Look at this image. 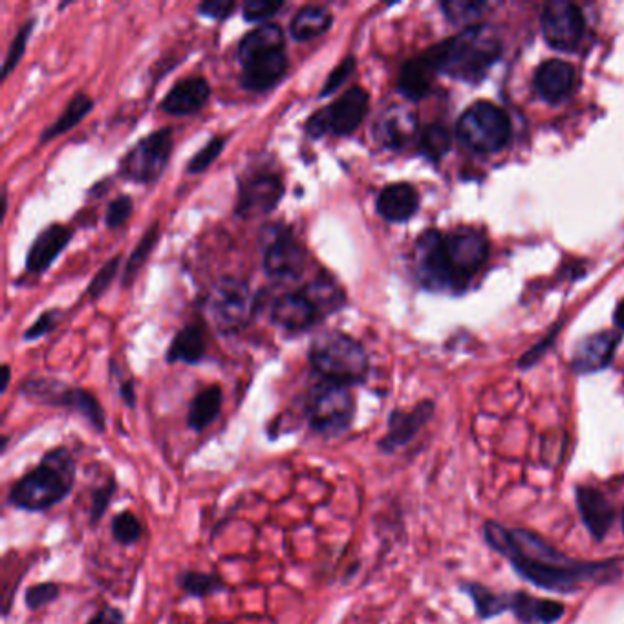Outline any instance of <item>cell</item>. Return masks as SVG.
<instances>
[{
  "instance_id": "36",
  "label": "cell",
  "mask_w": 624,
  "mask_h": 624,
  "mask_svg": "<svg viewBox=\"0 0 624 624\" xmlns=\"http://www.w3.org/2000/svg\"><path fill=\"white\" fill-rule=\"evenodd\" d=\"M110 533H112V538L118 542L119 546L127 548V546H134V544L140 542L145 529H143L140 518L136 517L134 513L121 511L116 517L112 518Z\"/></svg>"
},
{
  "instance_id": "10",
  "label": "cell",
  "mask_w": 624,
  "mask_h": 624,
  "mask_svg": "<svg viewBox=\"0 0 624 624\" xmlns=\"http://www.w3.org/2000/svg\"><path fill=\"white\" fill-rule=\"evenodd\" d=\"M173 130H154L147 138L138 141L119 165V174L136 183L156 182L162 176L173 154Z\"/></svg>"
},
{
  "instance_id": "29",
  "label": "cell",
  "mask_w": 624,
  "mask_h": 624,
  "mask_svg": "<svg viewBox=\"0 0 624 624\" xmlns=\"http://www.w3.org/2000/svg\"><path fill=\"white\" fill-rule=\"evenodd\" d=\"M334 24V15L332 11L319 4H310V6H302L301 10L295 13V17L290 22L291 37L299 43H306L321 37L323 33L330 30V26Z\"/></svg>"
},
{
  "instance_id": "31",
  "label": "cell",
  "mask_w": 624,
  "mask_h": 624,
  "mask_svg": "<svg viewBox=\"0 0 624 624\" xmlns=\"http://www.w3.org/2000/svg\"><path fill=\"white\" fill-rule=\"evenodd\" d=\"M301 293L315 308L319 319L339 312L346 302L345 290L334 279L328 277L313 279L302 288Z\"/></svg>"
},
{
  "instance_id": "21",
  "label": "cell",
  "mask_w": 624,
  "mask_h": 624,
  "mask_svg": "<svg viewBox=\"0 0 624 624\" xmlns=\"http://www.w3.org/2000/svg\"><path fill=\"white\" fill-rule=\"evenodd\" d=\"M70 240H72V233L68 227L61 226V224L46 227L35 237L32 246L28 249L26 269L30 273H43L54 264V260L63 253V249L70 244Z\"/></svg>"
},
{
  "instance_id": "39",
  "label": "cell",
  "mask_w": 624,
  "mask_h": 624,
  "mask_svg": "<svg viewBox=\"0 0 624 624\" xmlns=\"http://www.w3.org/2000/svg\"><path fill=\"white\" fill-rule=\"evenodd\" d=\"M463 588L473 597L476 610L482 617H495V615L509 610V597H502V595L489 592L480 584H465Z\"/></svg>"
},
{
  "instance_id": "23",
  "label": "cell",
  "mask_w": 624,
  "mask_h": 624,
  "mask_svg": "<svg viewBox=\"0 0 624 624\" xmlns=\"http://www.w3.org/2000/svg\"><path fill=\"white\" fill-rule=\"evenodd\" d=\"M577 504L584 526L592 537L603 540L615 520V509L610 500L599 489L582 485L577 489Z\"/></svg>"
},
{
  "instance_id": "15",
  "label": "cell",
  "mask_w": 624,
  "mask_h": 624,
  "mask_svg": "<svg viewBox=\"0 0 624 624\" xmlns=\"http://www.w3.org/2000/svg\"><path fill=\"white\" fill-rule=\"evenodd\" d=\"M306 266V251L291 235L290 229L275 227L264 249V269L271 279H297Z\"/></svg>"
},
{
  "instance_id": "37",
  "label": "cell",
  "mask_w": 624,
  "mask_h": 624,
  "mask_svg": "<svg viewBox=\"0 0 624 624\" xmlns=\"http://www.w3.org/2000/svg\"><path fill=\"white\" fill-rule=\"evenodd\" d=\"M118 493V480L110 476L107 482L94 487L90 491V507H88V522L92 528L99 526V522L107 515L108 507Z\"/></svg>"
},
{
  "instance_id": "40",
  "label": "cell",
  "mask_w": 624,
  "mask_h": 624,
  "mask_svg": "<svg viewBox=\"0 0 624 624\" xmlns=\"http://www.w3.org/2000/svg\"><path fill=\"white\" fill-rule=\"evenodd\" d=\"M226 141V136H215V138H211V140L207 141L204 147L196 152L193 158L189 160L185 173L196 176V174H202L204 171H207V169L213 165L216 158L224 151Z\"/></svg>"
},
{
  "instance_id": "49",
  "label": "cell",
  "mask_w": 624,
  "mask_h": 624,
  "mask_svg": "<svg viewBox=\"0 0 624 624\" xmlns=\"http://www.w3.org/2000/svg\"><path fill=\"white\" fill-rule=\"evenodd\" d=\"M87 624H127V617L116 606L105 604L88 619Z\"/></svg>"
},
{
  "instance_id": "38",
  "label": "cell",
  "mask_w": 624,
  "mask_h": 624,
  "mask_svg": "<svg viewBox=\"0 0 624 624\" xmlns=\"http://www.w3.org/2000/svg\"><path fill=\"white\" fill-rule=\"evenodd\" d=\"M451 147V134L440 123L427 125L420 136V152L431 160H440Z\"/></svg>"
},
{
  "instance_id": "9",
  "label": "cell",
  "mask_w": 624,
  "mask_h": 624,
  "mask_svg": "<svg viewBox=\"0 0 624 624\" xmlns=\"http://www.w3.org/2000/svg\"><path fill=\"white\" fill-rule=\"evenodd\" d=\"M368 101L370 96L365 88H348L332 105L313 112L306 121V134L315 140L326 134L339 138L354 134L368 112Z\"/></svg>"
},
{
  "instance_id": "47",
  "label": "cell",
  "mask_w": 624,
  "mask_h": 624,
  "mask_svg": "<svg viewBox=\"0 0 624 624\" xmlns=\"http://www.w3.org/2000/svg\"><path fill=\"white\" fill-rule=\"evenodd\" d=\"M235 10H237V2H233V0H209V2H202L198 6L200 15H204L207 19H213V21H226Z\"/></svg>"
},
{
  "instance_id": "5",
  "label": "cell",
  "mask_w": 624,
  "mask_h": 624,
  "mask_svg": "<svg viewBox=\"0 0 624 624\" xmlns=\"http://www.w3.org/2000/svg\"><path fill=\"white\" fill-rule=\"evenodd\" d=\"M19 392L33 403L76 412L97 432H107V414L99 399L85 388L70 387L52 377H32L22 381Z\"/></svg>"
},
{
  "instance_id": "48",
  "label": "cell",
  "mask_w": 624,
  "mask_h": 624,
  "mask_svg": "<svg viewBox=\"0 0 624 624\" xmlns=\"http://www.w3.org/2000/svg\"><path fill=\"white\" fill-rule=\"evenodd\" d=\"M57 317L59 312L57 310H48V312L41 313V317L33 323L32 328H28L24 332V339L26 341H33V339H39L43 335L50 334L57 324Z\"/></svg>"
},
{
  "instance_id": "35",
  "label": "cell",
  "mask_w": 624,
  "mask_h": 624,
  "mask_svg": "<svg viewBox=\"0 0 624 624\" xmlns=\"http://www.w3.org/2000/svg\"><path fill=\"white\" fill-rule=\"evenodd\" d=\"M158 240H160V224L154 222V224L143 233V237H141L140 242H138V246L132 249V255H130L129 262L125 264V271H123V286H130V284L136 280V275H138L140 269L147 264V260L151 257L154 248H156Z\"/></svg>"
},
{
  "instance_id": "27",
  "label": "cell",
  "mask_w": 624,
  "mask_h": 624,
  "mask_svg": "<svg viewBox=\"0 0 624 624\" xmlns=\"http://www.w3.org/2000/svg\"><path fill=\"white\" fill-rule=\"evenodd\" d=\"M222 405H224L222 387L211 385V387L200 390L194 396L193 401L189 403V412H187L189 429L194 432H202L207 427H211L218 420V416L222 412Z\"/></svg>"
},
{
  "instance_id": "6",
  "label": "cell",
  "mask_w": 624,
  "mask_h": 624,
  "mask_svg": "<svg viewBox=\"0 0 624 624\" xmlns=\"http://www.w3.org/2000/svg\"><path fill=\"white\" fill-rule=\"evenodd\" d=\"M304 412L313 432L324 438H337L354 425L356 398L350 387L324 381L308 396Z\"/></svg>"
},
{
  "instance_id": "52",
  "label": "cell",
  "mask_w": 624,
  "mask_h": 624,
  "mask_svg": "<svg viewBox=\"0 0 624 624\" xmlns=\"http://www.w3.org/2000/svg\"><path fill=\"white\" fill-rule=\"evenodd\" d=\"M615 323L619 324L624 330V301L615 310Z\"/></svg>"
},
{
  "instance_id": "13",
  "label": "cell",
  "mask_w": 624,
  "mask_h": 624,
  "mask_svg": "<svg viewBox=\"0 0 624 624\" xmlns=\"http://www.w3.org/2000/svg\"><path fill=\"white\" fill-rule=\"evenodd\" d=\"M445 249L451 264L454 288L460 290L467 280L473 277L478 269L484 266L489 246L484 235L473 229H458L445 238Z\"/></svg>"
},
{
  "instance_id": "50",
  "label": "cell",
  "mask_w": 624,
  "mask_h": 624,
  "mask_svg": "<svg viewBox=\"0 0 624 624\" xmlns=\"http://www.w3.org/2000/svg\"><path fill=\"white\" fill-rule=\"evenodd\" d=\"M119 398L125 401V405L130 407V409H134L136 407V388H134V381L132 379H127V381H123V383H119Z\"/></svg>"
},
{
  "instance_id": "11",
  "label": "cell",
  "mask_w": 624,
  "mask_h": 624,
  "mask_svg": "<svg viewBox=\"0 0 624 624\" xmlns=\"http://www.w3.org/2000/svg\"><path fill=\"white\" fill-rule=\"evenodd\" d=\"M284 196V180L277 173H249L238 183L237 215L259 218L273 213Z\"/></svg>"
},
{
  "instance_id": "42",
  "label": "cell",
  "mask_w": 624,
  "mask_h": 624,
  "mask_svg": "<svg viewBox=\"0 0 624 624\" xmlns=\"http://www.w3.org/2000/svg\"><path fill=\"white\" fill-rule=\"evenodd\" d=\"M33 26H35L33 19L26 22V24H22L21 30L17 32L15 39L11 41L10 50H8L6 59H4V65H2V79L10 76L11 72L21 63L22 55L26 52V46H28L30 35L33 32Z\"/></svg>"
},
{
  "instance_id": "24",
  "label": "cell",
  "mask_w": 624,
  "mask_h": 624,
  "mask_svg": "<svg viewBox=\"0 0 624 624\" xmlns=\"http://www.w3.org/2000/svg\"><path fill=\"white\" fill-rule=\"evenodd\" d=\"M420 196L410 183H392L377 196V213L388 222H407L416 215Z\"/></svg>"
},
{
  "instance_id": "8",
  "label": "cell",
  "mask_w": 624,
  "mask_h": 624,
  "mask_svg": "<svg viewBox=\"0 0 624 624\" xmlns=\"http://www.w3.org/2000/svg\"><path fill=\"white\" fill-rule=\"evenodd\" d=\"M207 315L222 334H237L255 312L253 291L244 280L224 277L213 284L205 301Z\"/></svg>"
},
{
  "instance_id": "22",
  "label": "cell",
  "mask_w": 624,
  "mask_h": 624,
  "mask_svg": "<svg viewBox=\"0 0 624 624\" xmlns=\"http://www.w3.org/2000/svg\"><path fill=\"white\" fill-rule=\"evenodd\" d=\"M575 83H577L575 68L560 59H551L542 63L535 74V88H537L538 96L549 103H559L570 96Z\"/></svg>"
},
{
  "instance_id": "2",
  "label": "cell",
  "mask_w": 624,
  "mask_h": 624,
  "mask_svg": "<svg viewBox=\"0 0 624 624\" xmlns=\"http://www.w3.org/2000/svg\"><path fill=\"white\" fill-rule=\"evenodd\" d=\"M77 462L65 445L46 451L39 463L11 485L8 504L26 513H44L63 504L76 485Z\"/></svg>"
},
{
  "instance_id": "16",
  "label": "cell",
  "mask_w": 624,
  "mask_h": 624,
  "mask_svg": "<svg viewBox=\"0 0 624 624\" xmlns=\"http://www.w3.org/2000/svg\"><path fill=\"white\" fill-rule=\"evenodd\" d=\"M432 410H434V405L431 401H421L420 405H416L409 412L392 410L388 416L387 434L377 442L379 451L392 454L401 447L409 445L416 438V434L425 427V423L431 420Z\"/></svg>"
},
{
  "instance_id": "53",
  "label": "cell",
  "mask_w": 624,
  "mask_h": 624,
  "mask_svg": "<svg viewBox=\"0 0 624 624\" xmlns=\"http://www.w3.org/2000/svg\"><path fill=\"white\" fill-rule=\"evenodd\" d=\"M8 440H10L8 436H2V445H0V447H2V454L6 452V447H8Z\"/></svg>"
},
{
  "instance_id": "30",
  "label": "cell",
  "mask_w": 624,
  "mask_h": 624,
  "mask_svg": "<svg viewBox=\"0 0 624 624\" xmlns=\"http://www.w3.org/2000/svg\"><path fill=\"white\" fill-rule=\"evenodd\" d=\"M205 334L200 324H187L174 335L173 343L167 350L169 363L198 365L205 357Z\"/></svg>"
},
{
  "instance_id": "20",
  "label": "cell",
  "mask_w": 624,
  "mask_h": 624,
  "mask_svg": "<svg viewBox=\"0 0 624 624\" xmlns=\"http://www.w3.org/2000/svg\"><path fill=\"white\" fill-rule=\"evenodd\" d=\"M288 55L286 50H277L259 59H253L244 65L240 83L249 92H266L269 88L279 85L288 72Z\"/></svg>"
},
{
  "instance_id": "32",
  "label": "cell",
  "mask_w": 624,
  "mask_h": 624,
  "mask_svg": "<svg viewBox=\"0 0 624 624\" xmlns=\"http://www.w3.org/2000/svg\"><path fill=\"white\" fill-rule=\"evenodd\" d=\"M509 610L517 614L522 623H555L564 615V606L557 601L535 599L526 593H515L509 597Z\"/></svg>"
},
{
  "instance_id": "43",
  "label": "cell",
  "mask_w": 624,
  "mask_h": 624,
  "mask_svg": "<svg viewBox=\"0 0 624 624\" xmlns=\"http://www.w3.org/2000/svg\"><path fill=\"white\" fill-rule=\"evenodd\" d=\"M119 264H121V257H114V259L108 260L107 264H103V268H99L94 279L88 286V297L90 299H99L107 293L108 288L112 286V282L118 277Z\"/></svg>"
},
{
  "instance_id": "7",
  "label": "cell",
  "mask_w": 624,
  "mask_h": 624,
  "mask_svg": "<svg viewBox=\"0 0 624 624\" xmlns=\"http://www.w3.org/2000/svg\"><path fill=\"white\" fill-rule=\"evenodd\" d=\"M458 138L467 149L480 154L502 151L511 138V121L495 103L478 101L458 121Z\"/></svg>"
},
{
  "instance_id": "19",
  "label": "cell",
  "mask_w": 624,
  "mask_h": 624,
  "mask_svg": "<svg viewBox=\"0 0 624 624\" xmlns=\"http://www.w3.org/2000/svg\"><path fill=\"white\" fill-rule=\"evenodd\" d=\"M317 319L319 315L301 291L280 295L271 308V323L291 334L306 332Z\"/></svg>"
},
{
  "instance_id": "45",
  "label": "cell",
  "mask_w": 624,
  "mask_h": 624,
  "mask_svg": "<svg viewBox=\"0 0 624 624\" xmlns=\"http://www.w3.org/2000/svg\"><path fill=\"white\" fill-rule=\"evenodd\" d=\"M132 215V200L127 194H119L118 198H114L107 207L105 213V224L108 229H118L123 226L129 216Z\"/></svg>"
},
{
  "instance_id": "14",
  "label": "cell",
  "mask_w": 624,
  "mask_h": 624,
  "mask_svg": "<svg viewBox=\"0 0 624 624\" xmlns=\"http://www.w3.org/2000/svg\"><path fill=\"white\" fill-rule=\"evenodd\" d=\"M416 273L421 284L429 290L454 288L451 264L445 249V238L438 231H425L414 249Z\"/></svg>"
},
{
  "instance_id": "18",
  "label": "cell",
  "mask_w": 624,
  "mask_h": 624,
  "mask_svg": "<svg viewBox=\"0 0 624 624\" xmlns=\"http://www.w3.org/2000/svg\"><path fill=\"white\" fill-rule=\"evenodd\" d=\"M211 97V87L207 79L200 76L183 77L174 83L173 88L163 97L162 110L171 116H191L200 112Z\"/></svg>"
},
{
  "instance_id": "51",
  "label": "cell",
  "mask_w": 624,
  "mask_h": 624,
  "mask_svg": "<svg viewBox=\"0 0 624 624\" xmlns=\"http://www.w3.org/2000/svg\"><path fill=\"white\" fill-rule=\"evenodd\" d=\"M11 370L10 365H2V392H6L10 387Z\"/></svg>"
},
{
  "instance_id": "4",
  "label": "cell",
  "mask_w": 624,
  "mask_h": 624,
  "mask_svg": "<svg viewBox=\"0 0 624 624\" xmlns=\"http://www.w3.org/2000/svg\"><path fill=\"white\" fill-rule=\"evenodd\" d=\"M310 365L326 383L354 387L365 383L368 356L363 345L343 332L328 330L310 346Z\"/></svg>"
},
{
  "instance_id": "34",
  "label": "cell",
  "mask_w": 624,
  "mask_h": 624,
  "mask_svg": "<svg viewBox=\"0 0 624 624\" xmlns=\"http://www.w3.org/2000/svg\"><path fill=\"white\" fill-rule=\"evenodd\" d=\"M176 584L182 592L187 593L193 599H205L216 593L226 592L227 586L224 579L216 573L207 571L185 570L176 577Z\"/></svg>"
},
{
  "instance_id": "1",
  "label": "cell",
  "mask_w": 624,
  "mask_h": 624,
  "mask_svg": "<svg viewBox=\"0 0 624 624\" xmlns=\"http://www.w3.org/2000/svg\"><path fill=\"white\" fill-rule=\"evenodd\" d=\"M485 540L504 555L529 582L549 592L571 593L584 584L610 581L617 575L614 562H581L560 553L526 529H506L487 522Z\"/></svg>"
},
{
  "instance_id": "3",
  "label": "cell",
  "mask_w": 624,
  "mask_h": 624,
  "mask_svg": "<svg viewBox=\"0 0 624 624\" xmlns=\"http://www.w3.org/2000/svg\"><path fill=\"white\" fill-rule=\"evenodd\" d=\"M500 52L502 46L498 35L487 26H478L458 33L449 41L436 44L423 55L429 59L436 72L467 83H476L495 65Z\"/></svg>"
},
{
  "instance_id": "26",
  "label": "cell",
  "mask_w": 624,
  "mask_h": 624,
  "mask_svg": "<svg viewBox=\"0 0 624 624\" xmlns=\"http://www.w3.org/2000/svg\"><path fill=\"white\" fill-rule=\"evenodd\" d=\"M284 32L279 24L275 22H266L259 26L257 30L249 32L240 44H238V59L242 66L248 65L253 59H259L262 55L284 50Z\"/></svg>"
},
{
  "instance_id": "25",
  "label": "cell",
  "mask_w": 624,
  "mask_h": 624,
  "mask_svg": "<svg viewBox=\"0 0 624 624\" xmlns=\"http://www.w3.org/2000/svg\"><path fill=\"white\" fill-rule=\"evenodd\" d=\"M619 337L615 334L590 335L577 346L573 356V366L581 374L601 370L612 361Z\"/></svg>"
},
{
  "instance_id": "46",
  "label": "cell",
  "mask_w": 624,
  "mask_h": 624,
  "mask_svg": "<svg viewBox=\"0 0 624 624\" xmlns=\"http://www.w3.org/2000/svg\"><path fill=\"white\" fill-rule=\"evenodd\" d=\"M284 8L282 2H269V0H249L242 8L244 19L249 22H264L271 19L275 13Z\"/></svg>"
},
{
  "instance_id": "41",
  "label": "cell",
  "mask_w": 624,
  "mask_h": 624,
  "mask_svg": "<svg viewBox=\"0 0 624 624\" xmlns=\"http://www.w3.org/2000/svg\"><path fill=\"white\" fill-rule=\"evenodd\" d=\"M61 597V586L57 582H39L30 586L24 593V604L28 610L37 612Z\"/></svg>"
},
{
  "instance_id": "17",
  "label": "cell",
  "mask_w": 624,
  "mask_h": 624,
  "mask_svg": "<svg viewBox=\"0 0 624 624\" xmlns=\"http://www.w3.org/2000/svg\"><path fill=\"white\" fill-rule=\"evenodd\" d=\"M418 130L416 114L405 105L385 108L374 125V138L385 149H401Z\"/></svg>"
},
{
  "instance_id": "28",
  "label": "cell",
  "mask_w": 624,
  "mask_h": 624,
  "mask_svg": "<svg viewBox=\"0 0 624 624\" xmlns=\"http://www.w3.org/2000/svg\"><path fill=\"white\" fill-rule=\"evenodd\" d=\"M436 74L438 72L434 70V66L429 63L425 55L410 59L401 68L398 79L399 92L410 101H418L429 94Z\"/></svg>"
},
{
  "instance_id": "44",
  "label": "cell",
  "mask_w": 624,
  "mask_h": 624,
  "mask_svg": "<svg viewBox=\"0 0 624 624\" xmlns=\"http://www.w3.org/2000/svg\"><path fill=\"white\" fill-rule=\"evenodd\" d=\"M354 70H356V57H354V55H348V57H345V59L328 74L319 96L328 97L335 94L339 88L345 85L346 81L350 79V76L354 74Z\"/></svg>"
},
{
  "instance_id": "33",
  "label": "cell",
  "mask_w": 624,
  "mask_h": 624,
  "mask_svg": "<svg viewBox=\"0 0 624 624\" xmlns=\"http://www.w3.org/2000/svg\"><path fill=\"white\" fill-rule=\"evenodd\" d=\"M92 110H94V99L85 94V92H79V94H76L68 101L65 110L61 112V116L55 119L48 129L43 130L41 140L39 141L48 143V141L54 140L57 136H63L68 130L77 127L83 119L87 118Z\"/></svg>"
},
{
  "instance_id": "12",
  "label": "cell",
  "mask_w": 624,
  "mask_h": 624,
  "mask_svg": "<svg viewBox=\"0 0 624 624\" xmlns=\"http://www.w3.org/2000/svg\"><path fill=\"white\" fill-rule=\"evenodd\" d=\"M542 32L553 48L571 52L582 43L586 21L579 6L571 4L568 0H555L544 8Z\"/></svg>"
},
{
  "instance_id": "54",
  "label": "cell",
  "mask_w": 624,
  "mask_h": 624,
  "mask_svg": "<svg viewBox=\"0 0 624 624\" xmlns=\"http://www.w3.org/2000/svg\"><path fill=\"white\" fill-rule=\"evenodd\" d=\"M623 529H624V511H623Z\"/></svg>"
}]
</instances>
